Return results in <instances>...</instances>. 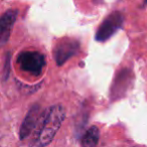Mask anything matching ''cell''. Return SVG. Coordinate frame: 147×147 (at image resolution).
I'll list each match as a JSON object with an SVG mask.
<instances>
[{
    "mask_svg": "<svg viewBox=\"0 0 147 147\" xmlns=\"http://www.w3.org/2000/svg\"><path fill=\"white\" fill-rule=\"evenodd\" d=\"M65 118V110L61 105L51 107L41 119V124L33 145L47 146L53 141Z\"/></svg>",
    "mask_w": 147,
    "mask_h": 147,
    "instance_id": "cell-1",
    "label": "cell"
},
{
    "mask_svg": "<svg viewBox=\"0 0 147 147\" xmlns=\"http://www.w3.org/2000/svg\"><path fill=\"white\" fill-rule=\"evenodd\" d=\"M17 63L23 71L38 76L45 67V57L39 51H25L18 55Z\"/></svg>",
    "mask_w": 147,
    "mask_h": 147,
    "instance_id": "cell-2",
    "label": "cell"
},
{
    "mask_svg": "<svg viewBox=\"0 0 147 147\" xmlns=\"http://www.w3.org/2000/svg\"><path fill=\"white\" fill-rule=\"evenodd\" d=\"M124 16L120 11H114L104 19L97 29L95 39L99 42H105L113 36L119 29L122 28Z\"/></svg>",
    "mask_w": 147,
    "mask_h": 147,
    "instance_id": "cell-3",
    "label": "cell"
},
{
    "mask_svg": "<svg viewBox=\"0 0 147 147\" xmlns=\"http://www.w3.org/2000/svg\"><path fill=\"white\" fill-rule=\"evenodd\" d=\"M80 51V42L77 39L65 37L55 45L53 49V57L59 67L63 65L67 59L76 55Z\"/></svg>",
    "mask_w": 147,
    "mask_h": 147,
    "instance_id": "cell-4",
    "label": "cell"
},
{
    "mask_svg": "<svg viewBox=\"0 0 147 147\" xmlns=\"http://www.w3.org/2000/svg\"><path fill=\"white\" fill-rule=\"evenodd\" d=\"M17 15L18 11L16 9H10L0 17V47L8 42Z\"/></svg>",
    "mask_w": 147,
    "mask_h": 147,
    "instance_id": "cell-5",
    "label": "cell"
},
{
    "mask_svg": "<svg viewBox=\"0 0 147 147\" xmlns=\"http://www.w3.org/2000/svg\"><path fill=\"white\" fill-rule=\"evenodd\" d=\"M40 120V106L38 104H35L29 109L28 113L21 124L20 131H19V137L21 140L25 139L31 134V132L34 130L37 123Z\"/></svg>",
    "mask_w": 147,
    "mask_h": 147,
    "instance_id": "cell-6",
    "label": "cell"
},
{
    "mask_svg": "<svg viewBox=\"0 0 147 147\" xmlns=\"http://www.w3.org/2000/svg\"><path fill=\"white\" fill-rule=\"evenodd\" d=\"M100 139V131L97 126H92L86 131L81 141V144L85 147H93L98 145Z\"/></svg>",
    "mask_w": 147,
    "mask_h": 147,
    "instance_id": "cell-7",
    "label": "cell"
}]
</instances>
